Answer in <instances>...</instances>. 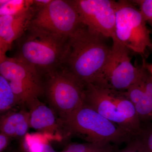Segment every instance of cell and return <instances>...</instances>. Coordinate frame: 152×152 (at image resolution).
Returning a JSON list of instances; mask_svg holds the SVG:
<instances>
[{"mask_svg": "<svg viewBox=\"0 0 152 152\" xmlns=\"http://www.w3.org/2000/svg\"><path fill=\"white\" fill-rule=\"evenodd\" d=\"M103 36L84 25L71 37L64 66L85 84H101L111 53Z\"/></svg>", "mask_w": 152, "mask_h": 152, "instance_id": "cell-1", "label": "cell"}, {"mask_svg": "<svg viewBox=\"0 0 152 152\" xmlns=\"http://www.w3.org/2000/svg\"><path fill=\"white\" fill-rule=\"evenodd\" d=\"M70 39L31 23L15 42L17 50L13 57L34 67L43 77L64 66Z\"/></svg>", "mask_w": 152, "mask_h": 152, "instance_id": "cell-2", "label": "cell"}, {"mask_svg": "<svg viewBox=\"0 0 152 152\" xmlns=\"http://www.w3.org/2000/svg\"><path fill=\"white\" fill-rule=\"evenodd\" d=\"M66 140L77 137L87 142L126 144L132 140L118 125L86 105L63 118H59Z\"/></svg>", "mask_w": 152, "mask_h": 152, "instance_id": "cell-3", "label": "cell"}, {"mask_svg": "<svg viewBox=\"0 0 152 152\" xmlns=\"http://www.w3.org/2000/svg\"><path fill=\"white\" fill-rule=\"evenodd\" d=\"M84 104L118 125L132 139L138 136L141 123L126 91H118L102 85H86Z\"/></svg>", "mask_w": 152, "mask_h": 152, "instance_id": "cell-4", "label": "cell"}, {"mask_svg": "<svg viewBox=\"0 0 152 152\" xmlns=\"http://www.w3.org/2000/svg\"><path fill=\"white\" fill-rule=\"evenodd\" d=\"M44 96L49 107L63 118L83 105L86 84L63 66L43 77Z\"/></svg>", "mask_w": 152, "mask_h": 152, "instance_id": "cell-5", "label": "cell"}, {"mask_svg": "<svg viewBox=\"0 0 152 152\" xmlns=\"http://www.w3.org/2000/svg\"><path fill=\"white\" fill-rule=\"evenodd\" d=\"M0 75L9 82L23 107L44 96L43 77L35 67L15 57L0 58Z\"/></svg>", "mask_w": 152, "mask_h": 152, "instance_id": "cell-6", "label": "cell"}, {"mask_svg": "<svg viewBox=\"0 0 152 152\" xmlns=\"http://www.w3.org/2000/svg\"><path fill=\"white\" fill-rule=\"evenodd\" d=\"M115 34L118 41L129 50L140 55L145 54L152 42L146 22L138 9L131 1H116Z\"/></svg>", "mask_w": 152, "mask_h": 152, "instance_id": "cell-7", "label": "cell"}, {"mask_svg": "<svg viewBox=\"0 0 152 152\" xmlns=\"http://www.w3.org/2000/svg\"><path fill=\"white\" fill-rule=\"evenodd\" d=\"M31 24L59 35L71 37L83 24L74 0H51L36 12Z\"/></svg>", "mask_w": 152, "mask_h": 152, "instance_id": "cell-8", "label": "cell"}, {"mask_svg": "<svg viewBox=\"0 0 152 152\" xmlns=\"http://www.w3.org/2000/svg\"><path fill=\"white\" fill-rule=\"evenodd\" d=\"M129 50L117 40L113 41L111 53L101 85L109 88L126 91L138 80L143 69L131 62Z\"/></svg>", "mask_w": 152, "mask_h": 152, "instance_id": "cell-9", "label": "cell"}, {"mask_svg": "<svg viewBox=\"0 0 152 152\" xmlns=\"http://www.w3.org/2000/svg\"><path fill=\"white\" fill-rule=\"evenodd\" d=\"M82 23L105 38L116 40V1L74 0Z\"/></svg>", "mask_w": 152, "mask_h": 152, "instance_id": "cell-10", "label": "cell"}, {"mask_svg": "<svg viewBox=\"0 0 152 152\" xmlns=\"http://www.w3.org/2000/svg\"><path fill=\"white\" fill-rule=\"evenodd\" d=\"M38 9L32 1H27L22 8L13 13L0 16V58L6 56L14 42L31 24Z\"/></svg>", "mask_w": 152, "mask_h": 152, "instance_id": "cell-11", "label": "cell"}, {"mask_svg": "<svg viewBox=\"0 0 152 152\" xmlns=\"http://www.w3.org/2000/svg\"><path fill=\"white\" fill-rule=\"evenodd\" d=\"M27 109L30 114V128L43 134L49 141L65 140L59 118L49 106L38 99L28 106Z\"/></svg>", "mask_w": 152, "mask_h": 152, "instance_id": "cell-12", "label": "cell"}, {"mask_svg": "<svg viewBox=\"0 0 152 152\" xmlns=\"http://www.w3.org/2000/svg\"><path fill=\"white\" fill-rule=\"evenodd\" d=\"M126 93L132 102L141 123L152 122V77L145 68L135 83Z\"/></svg>", "mask_w": 152, "mask_h": 152, "instance_id": "cell-13", "label": "cell"}, {"mask_svg": "<svg viewBox=\"0 0 152 152\" xmlns=\"http://www.w3.org/2000/svg\"><path fill=\"white\" fill-rule=\"evenodd\" d=\"M30 126V114L27 109L10 111L1 114L0 131L11 138L21 140L28 133Z\"/></svg>", "mask_w": 152, "mask_h": 152, "instance_id": "cell-14", "label": "cell"}, {"mask_svg": "<svg viewBox=\"0 0 152 152\" xmlns=\"http://www.w3.org/2000/svg\"><path fill=\"white\" fill-rule=\"evenodd\" d=\"M22 107L9 82L0 75V113L1 114Z\"/></svg>", "mask_w": 152, "mask_h": 152, "instance_id": "cell-15", "label": "cell"}, {"mask_svg": "<svg viewBox=\"0 0 152 152\" xmlns=\"http://www.w3.org/2000/svg\"><path fill=\"white\" fill-rule=\"evenodd\" d=\"M118 149L111 144L71 142L60 152H116Z\"/></svg>", "mask_w": 152, "mask_h": 152, "instance_id": "cell-16", "label": "cell"}, {"mask_svg": "<svg viewBox=\"0 0 152 152\" xmlns=\"http://www.w3.org/2000/svg\"><path fill=\"white\" fill-rule=\"evenodd\" d=\"M141 128L137 137L148 152H152V122L141 124Z\"/></svg>", "mask_w": 152, "mask_h": 152, "instance_id": "cell-17", "label": "cell"}, {"mask_svg": "<svg viewBox=\"0 0 152 152\" xmlns=\"http://www.w3.org/2000/svg\"><path fill=\"white\" fill-rule=\"evenodd\" d=\"M139 6L140 12L146 23L152 27V0L131 1Z\"/></svg>", "mask_w": 152, "mask_h": 152, "instance_id": "cell-18", "label": "cell"}, {"mask_svg": "<svg viewBox=\"0 0 152 152\" xmlns=\"http://www.w3.org/2000/svg\"><path fill=\"white\" fill-rule=\"evenodd\" d=\"M116 152H148L141 142L137 137L126 144L124 148Z\"/></svg>", "mask_w": 152, "mask_h": 152, "instance_id": "cell-19", "label": "cell"}, {"mask_svg": "<svg viewBox=\"0 0 152 152\" xmlns=\"http://www.w3.org/2000/svg\"><path fill=\"white\" fill-rule=\"evenodd\" d=\"M26 152H57L49 143V141L47 140L38 144L35 147L30 149Z\"/></svg>", "mask_w": 152, "mask_h": 152, "instance_id": "cell-20", "label": "cell"}, {"mask_svg": "<svg viewBox=\"0 0 152 152\" xmlns=\"http://www.w3.org/2000/svg\"><path fill=\"white\" fill-rule=\"evenodd\" d=\"M12 139L6 134L0 133V152H4L7 149Z\"/></svg>", "mask_w": 152, "mask_h": 152, "instance_id": "cell-21", "label": "cell"}, {"mask_svg": "<svg viewBox=\"0 0 152 152\" xmlns=\"http://www.w3.org/2000/svg\"><path fill=\"white\" fill-rule=\"evenodd\" d=\"M145 66L147 70L149 73L152 77V64H148L146 62L145 60Z\"/></svg>", "mask_w": 152, "mask_h": 152, "instance_id": "cell-22", "label": "cell"}, {"mask_svg": "<svg viewBox=\"0 0 152 152\" xmlns=\"http://www.w3.org/2000/svg\"><path fill=\"white\" fill-rule=\"evenodd\" d=\"M19 152L18 151H14V152Z\"/></svg>", "mask_w": 152, "mask_h": 152, "instance_id": "cell-23", "label": "cell"}, {"mask_svg": "<svg viewBox=\"0 0 152 152\" xmlns=\"http://www.w3.org/2000/svg\"><path fill=\"white\" fill-rule=\"evenodd\" d=\"M151 48H152V46Z\"/></svg>", "mask_w": 152, "mask_h": 152, "instance_id": "cell-24", "label": "cell"}]
</instances>
